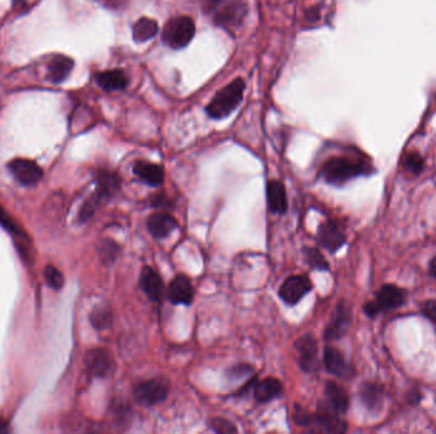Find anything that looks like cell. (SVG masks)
Segmentation results:
<instances>
[{
  "label": "cell",
  "mask_w": 436,
  "mask_h": 434,
  "mask_svg": "<svg viewBox=\"0 0 436 434\" xmlns=\"http://www.w3.org/2000/svg\"><path fill=\"white\" fill-rule=\"evenodd\" d=\"M373 167L361 160L350 157H333L327 160L321 169V177L333 186H342L361 176L373 174Z\"/></svg>",
  "instance_id": "1"
},
{
  "label": "cell",
  "mask_w": 436,
  "mask_h": 434,
  "mask_svg": "<svg viewBox=\"0 0 436 434\" xmlns=\"http://www.w3.org/2000/svg\"><path fill=\"white\" fill-rule=\"evenodd\" d=\"M207 15L216 26L234 32L244 22L248 7L243 0H208Z\"/></svg>",
  "instance_id": "2"
},
{
  "label": "cell",
  "mask_w": 436,
  "mask_h": 434,
  "mask_svg": "<svg viewBox=\"0 0 436 434\" xmlns=\"http://www.w3.org/2000/svg\"><path fill=\"white\" fill-rule=\"evenodd\" d=\"M244 92V81L241 78H236L216 93V96L207 106V115L216 120L227 117L241 103Z\"/></svg>",
  "instance_id": "3"
},
{
  "label": "cell",
  "mask_w": 436,
  "mask_h": 434,
  "mask_svg": "<svg viewBox=\"0 0 436 434\" xmlns=\"http://www.w3.org/2000/svg\"><path fill=\"white\" fill-rule=\"evenodd\" d=\"M407 292L394 284H384L375 292V299L364 306L367 317H376L382 312H390L405 305Z\"/></svg>",
  "instance_id": "4"
},
{
  "label": "cell",
  "mask_w": 436,
  "mask_h": 434,
  "mask_svg": "<svg viewBox=\"0 0 436 434\" xmlns=\"http://www.w3.org/2000/svg\"><path fill=\"white\" fill-rule=\"evenodd\" d=\"M195 35V23L188 15L171 18L163 27L162 40L171 49H183L191 44Z\"/></svg>",
  "instance_id": "5"
},
{
  "label": "cell",
  "mask_w": 436,
  "mask_h": 434,
  "mask_svg": "<svg viewBox=\"0 0 436 434\" xmlns=\"http://www.w3.org/2000/svg\"><path fill=\"white\" fill-rule=\"evenodd\" d=\"M170 392V382L163 377H154L148 381L139 382L133 395L142 406H154L165 401Z\"/></svg>",
  "instance_id": "6"
},
{
  "label": "cell",
  "mask_w": 436,
  "mask_h": 434,
  "mask_svg": "<svg viewBox=\"0 0 436 434\" xmlns=\"http://www.w3.org/2000/svg\"><path fill=\"white\" fill-rule=\"evenodd\" d=\"M312 290L313 283L307 275H292L283 282L278 296L286 305L296 306Z\"/></svg>",
  "instance_id": "7"
},
{
  "label": "cell",
  "mask_w": 436,
  "mask_h": 434,
  "mask_svg": "<svg viewBox=\"0 0 436 434\" xmlns=\"http://www.w3.org/2000/svg\"><path fill=\"white\" fill-rule=\"evenodd\" d=\"M295 348L298 354V366L306 374H314L319 369L318 343L310 334L301 336L296 340Z\"/></svg>",
  "instance_id": "8"
},
{
  "label": "cell",
  "mask_w": 436,
  "mask_h": 434,
  "mask_svg": "<svg viewBox=\"0 0 436 434\" xmlns=\"http://www.w3.org/2000/svg\"><path fill=\"white\" fill-rule=\"evenodd\" d=\"M8 168L15 180L23 186H33L40 183L44 176L42 168L33 160L17 158L8 165Z\"/></svg>",
  "instance_id": "9"
},
{
  "label": "cell",
  "mask_w": 436,
  "mask_h": 434,
  "mask_svg": "<svg viewBox=\"0 0 436 434\" xmlns=\"http://www.w3.org/2000/svg\"><path fill=\"white\" fill-rule=\"evenodd\" d=\"M346 240H347L346 233L338 222L329 219L321 223L318 231V244H321L323 249L334 253L341 247H344Z\"/></svg>",
  "instance_id": "10"
},
{
  "label": "cell",
  "mask_w": 436,
  "mask_h": 434,
  "mask_svg": "<svg viewBox=\"0 0 436 434\" xmlns=\"http://www.w3.org/2000/svg\"><path fill=\"white\" fill-rule=\"evenodd\" d=\"M351 325V310L344 303V301L337 305L328 326L324 331V339L327 342H334L346 335Z\"/></svg>",
  "instance_id": "11"
},
{
  "label": "cell",
  "mask_w": 436,
  "mask_h": 434,
  "mask_svg": "<svg viewBox=\"0 0 436 434\" xmlns=\"http://www.w3.org/2000/svg\"><path fill=\"white\" fill-rule=\"evenodd\" d=\"M321 406L329 412L344 415L350 408V397L347 391L333 381L327 382L324 389V403Z\"/></svg>",
  "instance_id": "12"
},
{
  "label": "cell",
  "mask_w": 436,
  "mask_h": 434,
  "mask_svg": "<svg viewBox=\"0 0 436 434\" xmlns=\"http://www.w3.org/2000/svg\"><path fill=\"white\" fill-rule=\"evenodd\" d=\"M323 359H324V366L329 374H334L337 377L344 378V380L350 378L355 374L353 367L346 359L344 353L332 345H327L324 348Z\"/></svg>",
  "instance_id": "13"
},
{
  "label": "cell",
  "mask_w": 436,
  "mask_h": 434,
  "mask_svg": "<svg viewBox=\"0 0 436 434\" xmlns=\"http://www.w3.org/2000/svg\"><path fill=\"white\" fill-rule=\"evenodd\" d=\"M168 298L172 305H191L194 298V288L189 276L185 274L176 275L168 284Z\"/></svg>",
  "instance_id": "14"
},
{
  "label": "cell",
  "mask_w": 436,
  "mask_h": 434,
  "mask_svg": "<svg viewBox=\"0 0 436 434\" xmlns=\"http://www.w3.org/2000/svg\"><path fill=\"white\" fill-rule=\"evenodd\" d=\"M359 399L367 412H379L384 406L385 391L379 383L364 382L359 390Z\"/></svg>",
  "instance_id": "15"
},
{
  "label": "cell",
  "mask_w": 436,
  "mask_h": 434,
  "mask_svg": "<svg viewBox=\"0 0 436 434\" xmlns=\"http://www.w3.org/2000/svg\"><path fill=\"white\" fill-rule=\"evenodd\" d=\"M139 285L145 292V296L152 302H161L165 294V285L157 272L152 267H145L139 276Z\"/></svg>",
  "instance_id": "16"
},
{
  "label": "cell",
  "mask_w": 436,
  "mask_h": 434,
  "mask_svg": "<svg viewBox=\"0 0 436 434\" xmlns=\"http://www.w3.org/2000/svg\"><path fill=\"white\" fill-rule=\"evenodd\" d=\"M177 227V221L168 213H153L147 219V229L157 240L170 236Z\"/></svg>",
  "instance_id": "17"
},
{
  "label": "cell",
  "mask_w": 436,
  "mask_h": 434,
  "mask_svg": "<svg viewBox=\"0 0 436 434\" xmlns=\"http://www.w3.org/2000/svg\"><path fill=\"white\" fill-rule=\"evenodd\" d=\"M133 172L140 181L152 187H159L165 180V171L162 166L145 160H137L133 166Z\"/></svg>",
  "instance_id": "18"
},
{
  "label": "cell",
  "mask_w": 436,
  "mask_h": 434,
  "mask_svg": "<svg viewBox=\"0 0 436 434\" xmlns=\"http://www.w3.org/2000/svg\"><path fill=\"white\" fill-rule=\"evenodd\" d=\"M96 181H97V189L92 197L96 199L99 204L104 200L114 197L120 189V177L110 171H99Z\"/></svg>",
  "instance_id": "19"
},
{
  "label": "cell",
  "mask_w": 436,
  "mask_h": 434,
  "mask_svg": "<svg viewBox=\"0 0 436 434\" xmlns=\"http://www.w3.org/2000/svg\"><path fill=\"white\" fill-rule=\"evenodd\" d=\"M86 363L90 374L95 377H105L113 371L114 367L111 354L105 349H95L90 351Z\"/></svg>",
  "instance_id": "20"
},
{
  "label": "cell",
  "mask_w": 436,
  "mask_h": 434,
  "mask_svg": "<svg viewBox=\"0 0 436 434\" xmlns=\"http://www.w3.org/2000/svg\"><path fill=\"white\" fill-rule=\"evenodd\" d=\"M282 390V382L275 377H267L259 381H255L252 386V395L257 403L266 404L275 397H280Z\"/></svg>",
  "instance_id": "21"
},
{
  "label": "cell",
  "mask_w": 436,
  "mask_h": 434,
  "mask_svg": "<svg viewBox=\"0 0 436 434\" xmlns=\"http://www.w3.org/2000/svg\"><path fill=\"white\" fill-rule=\"evenodd\" d=\"M267 201L268 208L272 213L284 214L289 203H287V194L286 187L278 180H271L267 183Z\"/></svg>",
  "instance_id": "22"
},
{
  "label": "cell",
  "mask_w": 436,
  "mask_h": 434,
  "mask_svg": "<svg viewBox=\"0 0 436 434\" xmlns=\"http://www.w3.org/2000/svg\"><path fill=\"white\" fill-rule=\"evenodd\" d=\"M96 83L104 91H122L128 87V76L120 69L101 72L95 76Z\"/></svg>",
  "instance_id": "23"
},
{
  "label": "cell",
  "mask_w": 436,
  "mask_h": 434,
  "mask_svg": "<svg viewBox=\"0 0 436 434\" xmlns=\"http://www.w3.org/2000/svg\"><path fill=\"white\" fill-rule=\"evenodd\" d=\"M73 67H74V62L70 58L64 55H56L49 64L47 78L53 83H61L68 78Z\"/></svg>",
  "instance_id": "24"
},
{
  "label": "cell",
  "mask_w": 436,
  "mask_h": 434,
  "mask_svg": "<svg viewBox=\"0 0 436 434\" xmlns=\"http://www.w3.org/2000/svg\"><path fill=\"white\" fill-rule=\"evenodd\" d=\"M159 32V23L151 18H140L133 26V40L136 42H145L152 40Z\"/></svg>",
  "instance_id": "25"
},
{
  "label": "cell",
  "mask_w": 436,
  "mask_h": 434,
  "mask_svg": "<svg viewBox=\"0 0 436 434\" xmlns=\"http://www.w3.org/2000/svg\"><path fill=\"white\" fill-rule=\"evenodd\" d=\"M119 252H120V247H119V244L115 242L114 240L105 238V240H102L99 242V258H101L104 264H106V265L114 264L116 259H118V256H119Z\"/></svg>",
  "instance_id": "26"
},
{
  "label": "cell",
  "mask_w": 436,
  "mask_h": 434,
  "mask_svg": "<svg viewBox=\"0 0 436 434\" xmlns=\"http://www.w3.org/2000/svg\"><path fill=\"white\" fill-rule=\"evenodd\" d=\"M90 321L96 330H105L113 324V313L107 307H97L90 315Z\"/></svg>",
  "instance_id": "27"
},
{
  "label": "cell",
  "mask_w": 436,
  "mask_h": 434,
  "mask_svg": "<svg viewBox=\"0 0 436 434\" xmlns=\"http://www.w3.org/2000/svg\"><path fill=\"white\" fill-rule=\"evenodd\" d=\"M305 258L309 267L314 270L328 272L329 264L319 249H306Z\"/></svg>",
  "instance_id": "28"
},
{
  "label": "cell",
  "mask_w": 436,
  "mask_h": 434,
  "mask_svg": "<svg viewBox=\"0 0 436 434\" xmlns=\"http://www.w3.org/2000/svg\"><path fill=\"white\" fill-rule=\"evenodd\" d=\"M209 428L216 432V433L220 434H231L237 433V428L235 427V424L232 422H229L226 418H221V417H217V418H212L208 423Z\"/></svg>",
  "instance_id": "29"
},
{
  "label": "cell",
  "mask_w": 436,
  "mask_h": 434,
  "mask_svg": "<svg viewBox=\"0 0 436 434\" xmlns=\"http://www.w3.org/2000/svg\"><path fill=\"white\" fill-rule=\"evenodd\" d=\"M45 279L47 284L55 290H59L64 285V275L54 265H47L45 269Z\"/></svg>",
  "instance_id": "30"
},
{
  "label": "cell",
  "mask_w": 436,
  "mask_h": 434,
  "mask_svg": "<svg viewBox=\"0 0 436 434\" xmlns=\"http://www.w3.org/2000/svg\"><path fill=\"white\" fill-rule=\"evenodd\" d=\"M405 167L412 175H420L423 169V160L420 153L411 152L405 156Z\"/></svg>",
  "instance_id": "31"
},
{
  "label": "cell",
  "mask_w": 436,
  "mask_h": 434,
  "mask_svg": "<svg viewBox=\"0 0 436 434\" xmlns=\"http://www.w3.org/2000/svg\"><path fill=\"white\" fill-rule=\"evenodd\" d=\"M252 374V367L246 365V363H239L236 366L231 367L229 371L226 372V376L232 381L241 380L244 377H248Z\"/></svg>",
  "instance_id": "32"
},
{
  "label": "cell",
  "mask_w": 436,
  "mask_h": 434,
  "mask_svg": "<svg viewBox=\"0 0 436 434\" xmlns=\"http://www.w3.org/2000/svg\"><path fill=\"white\" fill-rule=\"evenodd\" d=\"M0 226L7 229L8 232H12L17 236L21 237V235H22L21 229L18 228V226L15 224V221L9 217V214L4 212L3 208H0Z\"/></svg>",
  "instance_id": "33"
},
{
  "label": "cell",
  "mask_w": 436,
  "mask_h": 434,
  "mask_svg": "<svg viewBox=\"0 0 436 434\" xmlns=\"http://www.w3.org/2000/svg\"><path fill=\"white\" fill-rule=\"evenodd\" d=\"M421 312L436 326V299H428L421 305Z\"/></svg>",
  "instance_id": "34"
},
{
  "label": "cell",
  "mask_w": 436,
  "mask_h": 434,
  "mask_svg": "<svg viewBox=\"0 0 436 434\" xmlns=\"http://www.w3.org/2000/svg\"><path fill=\"white\" fill-rule=\"evenodd\" d=\"M422 399H423V397H422L420 390L413 389L407 394V403L410 405H412V406L420 405Z\"/></svg>",
  "instance_id": "35"
},
{
  "label": "cell",
  "mask_w": 436,
  "mask_h": 434,
  "mask_svg": "<svg viewBox=\"0 0 436 434\" xmlns=\"http://www.w3.org/2000/svg\"><path fill=\"white\" fill-rule=\"evenodd\" d=\"M168 203H170V200L165 195H157V197H154V199H153L152 206L154 208H157V209H161V208L166 209Z\"/></svg>",
  "instance_id": "36"
},
{
  "label": "cell",
  "mask_w": 436,
  "mask_h": 434,
  "mask_svg": "<svg viewBox=\"0 0 436 434\" xmlns=\"http://www.w3.org/2000/svg\"><path fill=\"white\" fill-rule=\"evenodd\" d=\"M428 274L436 279V255L428 262Z\"/></svg>",
  "instance_id": "37"
},
{
  "label": "cell",
  "mask_w": 436,
  "mask_h": 434,
  "mask_svg": "<svg viewBox=\"0 0 436 434\" xmlns=\"http://www.w3.org/2000/svg\"><path fill=\"white\" fill-rule=\"evenodd\" d=\"M3 432H8L7 424L0 420V433H3Z\"/></svg>",
  "instance_id": "38"
},
{
  "label": "cell",
  "mask_w": 436,
  "mask_h": 434,
  "mask_svg": "<svg viewBox=\"0 0 436 434\" xmlns=\"http://www.w3.org/2000/svg\"><path fill=\"white\" fill-rule=\"evenodd\" d=\"M15 1V4H22L23 0H13Z\"/></svg>",
  "instance_id": "39"
}]
</instances>
